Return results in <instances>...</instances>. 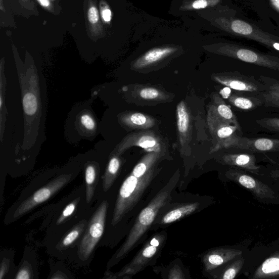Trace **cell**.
Masks as SVG:
<instances>
[{"label": "cell", "instance_id": "obj_1", "mask_svg": "<svg viewBox=\"0 0 279 279\" xmlns=\"http://www.w3.org/2000/svg\"><path fill=\"white\" fill-rule=\"evenodd\" d=\"M80 170L78 166H69L34 177L6 212L5 225L15 223L50 200L77 178Z\"/></svg>", "mask_w": 279, "mask_h": 279}, {"label": "cell", "instance_id": "obj_2", "mask_svg": "<svg viewBox=\"0 0 279 279\" xmlns=\"http://www.w3.org/2000/svg\"><path fill=\"white\" fill-rule=\"evenodd\" d=\"M86 202V188L82 184L57 203L53 204L44 211L45 219L41 223L45 237L43 246L45 247L57 240L63 234L80 221L93 209Z\"/></svg>", "mask_w": 279, "mask_h": 279}, {"label": "cell", "instance_id": "obj_3", "mask_svg": "<svg viewBox=\"0 0 279 279\" xmlns=\"http://www.w3.org/2000/svg\"><path fill=\"white\" fill-rule=\"evenodd\" d=\"M178 178V175L173 177L140 213L127 239L108 261L107 269L116 266L136 246L155 221L159 211L169 203L171 192L177 184Z\"/></svg>", "mask_w": 279, "mask_h": 279}, {"label": "cell", "instance_id": "obj_4", "mask_svg": "<svg viewBox=\"0 0 279 279\" xmlns=\"http://www.w3.org/2000/svg\"><path fill=\"white\" fill-rule=\"evenodd\" d=\"M110 204L109 192H99L95 209L72 263L79 267H87L93 261L97 249L106 232Z\"/></svg>", "mask_w": 279, "mask_h": 279}, {"label": "cell", "instance_id": "obj_5", "mask_svg": "<svg viewBox=\"0 0 279 279\" xmlns=\"http://www.w3.org/2000/svg\"><path fill=\"white\" fill-rule=\"evenodd\" d=\"M95 209L59 238L45 247L47 253L60 261L73 262Z\"/></svg>", "mask_w": 279, "mask_h": 279}, {"label": "cell", "instance_id": "obj_6", "mask_svg": "<svg viewBox=\"0 0 279 279\" xmlns=\"http://www.w3.org/2000/svg\"><path fill=\"white\" fill-rule=\"evenodd\" d=\"M165 237L164 233L152 237L130 262L118 273L111 274V278H130L143 270L162 249Z\"/></svg>", "mask_w": 279, "mask_h": 279}, {"label": "cell", "instance_id": "obj_7", "mask_svg": "<svg viewBox=\"0 0 279 279\" xmlns=\"http://www.w3.org/2000/svg\"><path fill=\"white\" fill-rule=\"evenodd\" d=\"M219 82L237 91L254 95H261L266 86L254 76L242 74L238 72H228L216 77Z\"/></svg>", "mask_w": 279, "mask_h": 279}, {"label": "cell", "instance_id": "obj_8", "mask_svg": "<svg viewBox=\"0 0 279 279\" xmlns=\"http://www.w3.org/2000/svg\"><path fill=\"white\" fill-rule=\"evenodd\" d=\"M224 54L244 62L279 71V58L258 52L245 46L233 45L225 48Z\"/></svg>", "mask_w": 279, "mask_h": 279}, {"label": "cell", "instance_id": "obj_9", "mask_svg": "<svg viewBox=\"0 0 279 279\" xmlns=\"http://www.w3.org/2000/svg\"><path fill=\"white\" fill-rule=\"evenodd\" d=\"M231 31L236 34L257 41L265 46L279 52V38L264 32L257 26L239 19L230 23Z\"/></svg>", "mask_w": 279, "mask_h": 279}, {"label": "cell", "instance_id": "obj_10", "mask_svg": "<svg viewBox=\"0 0 279 279\" xmlns=\"http://www.w3.org/2000/svg\"><path fill=\"white\" fill-rule=\"evenodd\" d=\"M226 176L247 188L261 200L274 201L276 198V194L269 187L241 170L230 169L226 172Z\"/></svg>", "mask_w": 279, "mask_h": 279}, {"label": "cell", "instance_id": "obj_11", "mask_svg": "<svg viewBox=\"0 0 279 279\" xmlns=\"http://www.w3.org/2000/svg\"><path fill=\"white\" fill-rule=\"evenodd\" d=\"M227 146L253 152H279V139L249 138L235 135Z\"/></svg>", "mask_w": 279, "mask_h": 279}, {"label": "cell", "instance_id": "obj_12", "mask_svg": "<svg viewBox=\"0 0 279 279\" xmlns=\"http://www.w3.org/2000/svg\"><path fill=\"white\" fill-rule=\"evenodd\" d=\"M86 199L88 206L92 207L97 199V195L102 190V177L103 169L100 164L95 162H86L83 165Z\"/></svg>", "mask_w": 279, "mask_h": 279}, {"label": "cell", "instance_id": "obj_13", "mask_svg": "<svg viewBox=\"0 0 279 279\" xmlns=\"http://www.w3.org/2000/svg\"><path fill=\"white\" fill-rule=\"evenodd\" d=\"M241 250L228 249L216 248L209 250L203 257V263L206 271L209 272L232 261L241 256Z\"/></svg>", "mask_w": 279, "mask_h": 279}, {"label": "cell", "instance_id": "obj_14", "mask_svg": "<svg viewBox=\"0 0 279 279\" xmlns=\"http://www.w3.org/2000/svg\"><path fill=\"white\" fill-rule=\"evenodd\" d=\"M39 278L37 252L35 249L26 247L22 260L17 266L14 279H38Z\"/></svg>", "mask_w": 279, "mask_h": 279}, {"label": "cell", "instance_id": "obj_15", "mask_svg": "<svg viewBox=\"0 0 279 279\" xmlns=\"http://www.w3.org/2000/svg\"><path fill=\"white\" fill-rule=\"evenodd\" d=\"M258 79L266 86L260 95L265 107L279 108V80L264 75L259 76Z\"/></svg>", "mask_w": 279, "mask_h": 279}, {"label": "cell", "instance_id": "obj_16", "mask_svg": "<svg viewBox=\"0 0 279 279\" xmlns=\"http://www.w3.org/2000/svg\"><path fill=\"white\" fill-rule=\"evenodd\" d=\"M121 166V160L118 157L113 156L109 160L102 177L101 187L104 193L108 192L119 177Z\"/></svg>", "mask_w": 279, "mask_h": 279}, {"label": "cell", "instance_id": "obj_17", "mask_svg": "<svg viewBox=\"0 0 279 279\" xmlns=\"http://www.w3.org/2000/svg\"><path fill=\"white\" fill-rule=\"evenodd\" d=\"M223 162L230 166H235L257 173L260 167L256 164L255 157L246 153L230 154L222 157Z\"/></svg>", "mask_w": 279, "mask_h": 279}, {"label": "cell", "instance_id": "obj_18", "mask_svg": "<svg viewBox=\"0 0 279 279\" xmlns=\"http://www.w3.org/2000/svg\"><path fill=\"white\" fill-rule=\"evenodd\" d=\"M200 206V204L198 202L181 205L166 213L159 222V224L163 225L170 224L196 212Z\"/></svg>", "mask_w": 279, "mask_h": 279}, {"label": "cell", "instance_id": "obj_19", "mask_svg": "<svg viewBox=\"0 0 279 279\" xmlns=\"http://www.w3.org/2000/svg\"><path fill=\"white\" fill-rule=\"evenodd\" d=\"M253 278H279V253L265 260L255 271Z\"/></svg>", "mask_w": 279, "mask_h": 279}, {"label": "cell", "instance_id": "obj_20", "mask_svg": "<svg viewBox=\"0 0 279 279\" xmlns=\"http://www.w3.org/2000/svg\"><path fill=\"white\" fill-rule=\"evenodd\" d=\"M234 107L244 111H250L264 105L260 95L241 96L230 93L227 99Z\"/></svg>", "mask_w": 279, "mask_h": 279}, {"label": "cell", "instance_id": "obj_21", "mask_svg": "<svg viewBox=\"0 0 279 279\" xmlns=\"http://www.w3.org/2000/svg\"><path fill=\"white\" fill-rule=\"evenodd\" d=\"M16 268L14 250H2L0 253V279H12Z\"/></svg>", "mask_w": 279, "mask_h": 279}, {"label": "cell", "instance_id": "obj_22", "mask_svg": "<svg viewBox=\"0 0 279 279\" xmlns=\"http://www.w3.org/2000/svg\"><path fill=\"white\" fill-rule=\"evenodd\" d=\"M217 113L219 118L222 121L229 123L238 127L241 130V125L231 108H230L221 99L218 100Z\"/></svg>", "mask_w": 279, "mask_h": 279}, {"label": "cell", "instance_id": "obj_23", "mask_svg": "<svg viewBox=\"0 0 279 279\" xmlns=\"http://www.w3.org/2000/svg\"><path fill=\"white\" fill-rule=\"evenodd\" d=\"M50 268L51 272L48 278L57 279L64 278L69 279L73 278L71 272L63 264L62 261L58 262L53 263L51 261Z\"/></svg>", "mask_w": 279, "mask_h": 279}, {"label": "cell", "instance_id": "obj_24", "mask_svg": "<svg viewBox=\"0 0 279 279\" xmlns=\"http://www.w3.org/2000/svg\"><path fill=\"white\" fill-rule=\"evenodd\" d=\"M173 51V50L171 48L156 49V50L151 51L146 54L140 65L144 66L152 64V63L157 62L166 57Z\"/></svg>", "mask_w": 279, "mask_h": 279}, {"label": "cell", "instance_id": "obj_25", "mask_svg": "<svg viewBox=\"0 0 279 279\" xmlns=\"http://www.w3.org/2000/svg\"><path fill=\"white\" fill-rule=\"evenodd\" d=\"M157 160V156L155 155H151L144 158L141 162L138 163L135 166L131 174L136 177H141L149 172L155 164Z\"/></svg>", "mask_w": 279, "mask_h": 279}, {"label": "cell", "instance_id": "obj_26", "mask_svg": "<svg viewBox=\"0 0 279 279\" xmlns=\"http://www.w3.org/2000/svg\"><path fill=\"white\" fill-rule=\"evenodd\" d=\"M177 126L180 133L184 134L190 125V117L187 113L185 105L180 102L177 107Z\"/></svg>", "mask_w": 279, "mask_h": 279}, {"label": "cell", "instance_id": "obj_27", "mask_svg": "<svg viewBox=\"0 0 279 279\" xmlns=\"http://www.w3.org/2000/svg\"><path fill=\"white\" fill-rule=\"evenodd\" d=\"M244 263V260L243 257L240 256L237 258L236 261L231 264H230L229 266L225 268L219 278L222 279L235 278L241 270Z\"/></svg>", "mask_w": 279, "mask_h": 279}, {"label": "cell", "instance_id": "obj_28", "mask_svg": "<svg viewBox=\"0 0 279 279\" xmlns=\"http://www.w3.org/2000/svg\"><path fill=\"white\" fill-rule=\"evenodd\" d=\"M23 106L25 113L33 115L37 110V101L36 96L31 93L26 94L23 98Z\"/></svg>", "mask_w": 279, "mask_h": 279}, {"label": "cell", "instance_id": "obj_29", "mask_svg": "<svg viewBox=\"0 0 279 279\" xmlns=\"http://www.w3.org/2000/svg\"><path fill=\"white\" fill-rule=\"evenodd\" d=\"M256 122L264 129L279 132V117H264Z\"/></svg>", "mask_w": 279, "mask_h": 279}, {"label": "cell", "instance_id": "obj_30", "mask_svg": "<svg viewBox=\"0 0 279 279\" xmlns=\"http://www.w3.org/2000/svg\"><path fill=\"white\" fill-rule=\"evenodd\" d=\"M140 95L145 100H153L157 99L159 93L156 89L146 88L142 89Z\"/></svg>", "mask_w": 279, "mask_h": 279}, {"label": "cell", "instance_id": "obj_31", "mask_svg": "<svg viewBox=\"0 0 279 279\" xmlns=\"http://www.w3.org/2000/svg\"><path fill=\"white\" fill-rule=\"evenodd\" d=\"M131 123L139 126L144 125L148 122V118L144 115L141 113H135L131 115L129 118Z\"/></svg>", "mask_w": 279, "mask_h": 279}, {"label": "cell", "instance_id": "obj_32", "mask_svg": "<svg viewBox=\"0 0 279 279\" xmlns=\"http://www.w3.org/2000/svg\"><path fill=\"white\" fill-rule=\"evenodd\" d=\"M80 121L85 128L92 130L95 128L96 124L93 118L89 115L84 114L81 116Z\"/></svg>", "mask_w": 279, "mask_h": 279}, {"label": "cell", "instance_id": "obj_33", "mask_svg": "<svg viewBox=\"0 0 279 279\" xmlns=\"http://www.w3.org/2000/svg\"><path fill=\"white\" fill-rule=\"evenodd\" d=\"M169 279H182L185 278L184 274L181 269L178 266L173 267L168 274Z\"/></svg>", "mask_w": 279, "mask_h": 279}, {"label": "cell", "instance_id": "obj_34", "mask_svg": "<svg viewBox=\"0 0 279 279\" xmlns=\"http://www.w3.org/2000/svg\"><path fill=\"white\" fill-rule=\"evenodd\" d=\"M156 145V142L152 138L143 139L138 143V146L145 150L153 148Z\"/></svg>", "mask_w": 279, "mask_h": 279}, {"label": "cell", "instance_id": "obj_35", "mask_svg": "<svg viewBox=\"0 0 279 279\" xmlns=\"http://www.w3.org/2000/svg\"><path fill=\"white\" fill-rule=\"evenodd\" d=\"M88 17L90 23L96 24L99 19V12L95 8H90L88 12Z\"/></svg>", "mask_w": 279, "mask_h": 279}, {"label": "cell", "instance_id": "obj_36", "mask_svg": "<svg viewBox=\"0 0 279 279\" xmlns=\"http://www.w3.org/2000/svg\"><path fill=\"white\" fill-rule=\"evenodd\" d=\"M207 5L206 0H197L193 3V7L195 9H204L206 8Z\"/></svg>", "mask_w": 279, "mask_h": 279}, {"label": "cell", "instance_id": "obj_37", "mask_svg": "<svg viewBox=\"0 0 279 279\" xmlns=\"http://www.w3.org/2000/svg\"><path fill=\"white\" fill-rule=\"evenodd\" d=\"M231 88L226 87L224 88H223L220 94L223 98L225 99H227L230 93H231Z\"/></svg>", "mask_w": 279, "mask_h": 279}, {"label": "cell", "instance_id": "obj_38", "mask_svg": "<svg viewBox=\"0 0 279 279\" xmlns=\"http://www.w3.org/2000/svg\"><path fill=\"white\" fill-rule=\"evenodd\" d=\"M111 11L109 10H106L103 11L102 16L105 21L107 22H110L111 20Z\"/></svg>", "mask_w": 279, "mask_h": 279}, {"label": "cell", "instance_id": "obj_39", "mask_svg": "<svg viewBox=\"0 0 279 279\" xmlns=\"http://www.w3.org/2000/svg\"><path fill=\"white\" fill-rule=\"evenodd\" d=\"M269 2L271 6L279 12V0H269Z\"/></svg>", "mask_w": 279, "mask_h": 279}, {"label": "cell", "instance_id": "obj_40", "mask_svg": "<svg viewBox=\"0 0 279 279\" xmlns=\"http://www.w3.org/2000/svg\"><path fill=\"white\" fill-rule=\"evenodd\" d=\"M38 2L41 6L44 7L50 6V2H49V0H38Z\"/></svg>", "mask_w": 279, "mask_h": 279}]
</instances>
